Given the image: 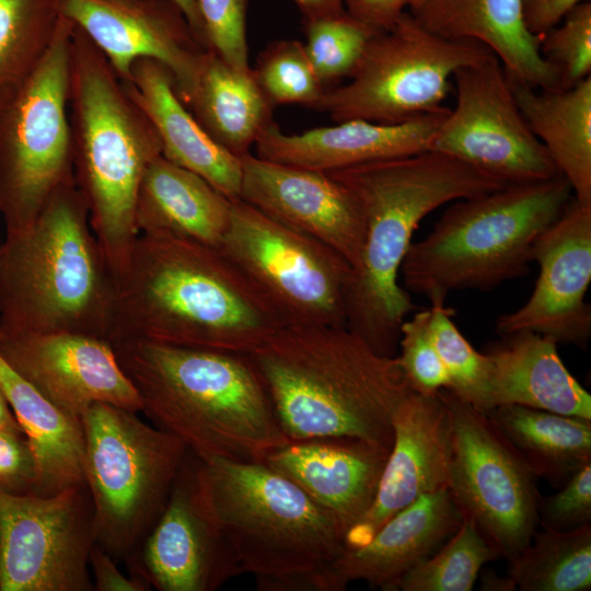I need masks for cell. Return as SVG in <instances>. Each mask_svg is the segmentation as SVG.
<instances>
[{
    "label": "cell",
    "mask_w": 591,
    "mask_h": 591,
    "mask_svg": "<svg viewBox=\"0 0 591 591\" xmlns=\"http://www.w3.org/2000/svg\"><path fill=\"white\" fill-rule=\"evenodd\" d=\"M285 324L219 250L139 234L115 276L109 341L251 354Z\"/></svg>",
    "instance_id": "obj_1"
},
{
    "label": "cell",
    "mask_w": 591,
    "mask_h": 591,
    "mask_svg": "<svg viewBox=\"0 0 591 591\" xmlns=\"http://www.w3.org/2000/svg\"><path fill=\"white\" fill-rule=\"evenodd\" d=\"M327 173L351 195L364 227L347 287L346 328L379 355L395 357L401 325L416 310L398 281L414 231L440 206L508 184L434 150Z\"/></svg>",
    "instance_id": "obj_2"
},
{
    "label": "cell",
    "mask_w": 591,
    "mask_h": 591,
    "mask_svg": "<svg viewBox=\"0 0 591 591\" xmlns=\"http://www.w3.org/2000/svg\"><path fill=\"white\" fill-rule=\"evenodd\" d=\"M112 345L141 412L199 460L263 461L288 440L250 354L135 338Z\"/></svg>",
    "instance_id": "obj_3"
},
{
    "label": "cell",
    "mask_w": 591,
    "mask_h": 591,
    "mask_svg": "<svg viewBox=\"0 0 591 591\" xmlns=\"http://www.w3.org/2000/svg\"><path fill=\"white\" fill-rule=\"evenodd\" d=\"M250 356L289 440L349 437L392 448L394 413L413 391L397 356L336 326H283Z\"/></svg>",
    "instance_id": "obj_4"
},
{
    "label": "cell",
    "mask_w": 591,
    "mask_h": 591,
    "mask_svg": "<svg viewBox=\"0 0 591 591\" xmlns=\"http://www.w3.org/2000/svg\"><path fill=\"white\" fill-rule=\"evenodd\" d=\"M115 278L76 182L0 245V332L109 340Z\"/></svg>",
    "instance_id": "obj_5"
},
{
    "label": "cell",
    "mask_w": 591,
    "mask_h": 591,
    "mask_svg": "<svg viewBox=\"0 0 591 591\" xmlns=\"http://www.w3.org/2000/svg\"><path fill=\"white\" fill-rule=\"evenodd\" d=\"M69 120L76 185L114 275L135 240V204L148 166L162 155L160 138L91 39L73 24Z\"/></svg>",
    "instance_id": "obj_6"
},
{
    "label": "cell",
    "mask_w": 591,
    "mask_h": 591,
    "mask_svg": "<svg viewBox=\"0 0 591 591\" xmlns=\"http://www.w3.org/2000/svg\"><path fill=\"white\" fill-rule=\"evenodd\" d=\"M196 478L210 518L259 591H313L346 551L335 518L262 461L198 459Z\"/></svg>",
    "instance_id": "obj_7"
},
{
    "label": "cell",
    "mask_w": 591,
    "mask_h": 591,
    "mask_svg": "<svg viewBox=\"0 0 591 591\" xmlns=\"http://www.w3.org/2000/svg\"><path fill=\"white\" fill-rule=\"evenodd\" d=\"M572 197L559 174L456 200L412 242L399 271L406 290L444 304L452 291L490 290L528 275L535 241Z\"/></svg>",
    "instance_id": "obj_8"
},
{
    "label": "cell",
    "mask_w": 591,
    "mask_h": 591,
    "mask_svg": "<svg viewBox=\"0 0 591 591\" xmlns=\"http://www.w3.org/2000/svg\"><path fill=\"white\" fill-rule=\"evenodd\" d=\"M137 414L95 403L80 417L95 544L125 563L161 514L188 452L176 436Z\"/></svg>",
    "instance_id": "obj_9"
},
{
    "label": "cell",
    "mask_w": 591,
    "mask_h": 591,
    "mask_svg": "<svg viewBox=\"0 0 591 591\" xmlns=\"http://www.w3.org/2000/svg\"><path fill=\"white\" fill-rule=\"evenodd\" d=\"M72 28L61 15L43 59L0 97V216L5 233L27 228L56 192L76 182L69 120Z\"/></svg>",
    "instance_id": "obj_10"
},
{
    "label": "cell",
    "mask_w": 591,
    "mask_h": 591,
    "mask_svg": "<svg viewBox=\"0 0 591 591\" xmlns=\"http://www.w3.org/2000/svg\"><path fill=\"white\" fill-rule=\"evenodd\" d=\"M491 54L478 42L432 33L406 11L370 37L349 82L326 89L316 109L336 123H405L443 107L456 70Z\"/></svg>",
    "instance_id": "obj_11"
},
{
    "label": "cell",
    "mask_w": 591,
    "mask_h": 591,
    "mask_svg": "<svg viewBox=\"0 0 591 591\" xmlns=\"http://www.w3.org/2000/svg\"><path fill=\"white\" fill-rule=\"evenodd\" d=\"M219 250L285 326L346 327L351 266L328 245L236 200Z\"/></svg>",
    "instance_id": "obj_12"
},
{
    "label": "cell",
    "mask_w": 591,
    "mask_h": 591,
    "mask_svg": "<svg viewBox=\"0 0 591 591\" xmlns=\"http://www.w3.org/2000/svg\"><path fill=\"white\" fill-rule=\"evenodd\" d=\"M451 422L449 491L462 514L507 561L532 541L538 525L537 477L523 463L485 413L439 391Z\"/></svg>",
    "instance_id": "obj_13"
},
{
    "label": "cell",
    "mask_w": 591,
    "mask_h": 591,
    "mask_svg": "<svg viewBox=\"0 0 591 591\" xmlns=\"http://www.w3.org/2000/svg\"><path fill=\"white\" fill-rule=\"evenodd\" d=\"M93 506L85 484L51 496L0 490V591H91Z\"/></svg>",
    "instance_id": "obj_14"
},
{
    "label": "cell",
    "mask_w": 591,
    "mask_h": 591,
    "mask_svg": "<svg viewBox=\"0 0 591 591\" xmlns=\"http://www.w3.org/2000/svg\"><path fill=\"white\" fill-rule=\"evenodd\" d=\"M456 103L439 126L429 150L451 155L506 184L559 175L514 99L495 54L453 74Z\"/></svg>",
    "instance_id": "obj_15"
},
{
    "label": "cell",
    "mask_w": 591,
    "mask_h": 591,
    "mask_svg": "<svg viewBox=\"0 0 591 591\" xmlns=\"http://www.w3.org/2000/svg\"><path fill=\"white\" fill-rule=\"evenodd\" d=\"M62 16L80 28L124 81L134 63L153 59L172 74L188 106L208 51L171 0H58Z\"/></svg>",
    "instance_id": "obj_16"
},
{
    "label": "cell",
    "mask_w": 591,
    "mask_h": 591,
    "mask_svg": "<svg viewBox=\"0 0 591 591\" xmlns=\"http://www.w3.org/2000/svg\"><path fill=\"white\" fill-rule=\"evenodd\" d=\"M197 461L188 451L161 514L126 561L159 591H213L242 575L200 497Z\"/></svg>",
    "instance_id": "obj_17"
},
{
    "label": "cell",
    "mask_w": 591,
    "mask_h": 591,
    "mask_svg": "<svg viewBox=\"0 0 591 591\" xmlns=\"http://www.w3.org/2000/svg\"><path fill=\"white\" fill-rule=\"evenodd\" d=\"M533 260L540 267L533 292L521 308L497 318V333L532 332L584 348L591 336V309L586 302L591 282V205L572 197L535 241Z\"/></svg>",
    "instance_id": "obj_18"
},
{
    "label": "cell",
    "mask_w": 591,
    "mask_h": 591,
    "mask_svg": "<svg viewBox=\"0 0 591 591\" xmlns=\"http://www.w3.org/2000/svg\"><path fill=\"white\" fill-rule=\"evenodd\" d=\"M0 355L43 396L73 418L80 419L95 403L141 412L139 394L105 338L0 332Z\"/></svg>",
    "instance_id": "obj_19"
},
{
    "label": "cell",
    "mask_w": 591,
    "mask_h": 591,
    "mask_svg": "<svg viewBox=\"0 0 591 591\" xmlns=\"http://www.w3.org/2000/svg\"><path fill=\"white\" fill-rule=\"evenodd\" d=\"M393 444L375 497L363 518L345 535L346 549L367 543L392 517L424 495L449 488L451 422L440 396L412 391L396 408Z\"/></svg>",
    "instance_id": "obj_20"
},
{
    "label": "cell",
    "mask_w": 591,
    "mask_h": 591,
    "mask_svg": "<svg viewBox=\"0 0 591 591\" xmlns=\"http://www.w3.org/2000/svg\"><path fill=\"white\" fill-rule=\"evenodd\" d=\"M241 160L240 200L339 253L352 267L363 241V220L348 190L328 173L268 161Z\"/></svg>",
    "instance_id": "obj_21"
},
{
    "label": "cell",
    "mask_w": 591,
    "mask_h": 591,
    "mask_svg": "<svg viewBox=\"0 0 591 591\" xmlns=\"http://www.w3.org/2000/svg\"><path fill=\"white\" fill-rule=\"evenodd\" d=\"M462 512L448 488L427 494L389 519L363 545L346 549L314 580L313 591H343L363 581L394 591L397 581L457 530Z\"/></svg>",
    "instance_id": "obj_22"
},
{
    "label": "cell",
    "mask_w": 591,
    "mask_h": 591,
    "mask_svg": "<svg viewBox=\"0 0 591 591\" xmlns=\"http://www.w3.org/2000/svg\"><path fill=\"white\" fill-rule=\"evenodd\" d=\"M390 451L349 437L288 439L262 462L328 511L346 535L372 505Z\"/></svg>",
    "instance_id": "obj_23"
},
{
    "label": "cell",
    "mask_w": 591,
    "mask_h": 591,
    "mask_svg": "<svg viewBox=\"0 0 591 591\" xmlns=\"http://www.w3.org/2000/svg\"><path fill=\"white\" fill-rule=\"evenodd\" d=\"M449 108L399 124L363 119L285 134L273 121L255 143L256 155L273 162L333 172L358 164L429 150Z\"/></svg>",
    "instance_id": "obj_24"
},
{
    "label": "cell",
    "mask_w": 591,
    "mask_h": 591,
    "mask_svg": "<svg viewBox=\"0 0 591 591\" xmlns=\"http://www.w3.org/2000/svg\"><path fill=\"white\" fill-rule=\"evenodd\" d=\"M406 11L437 35L483 44L519 82L537 90L561 89L538 38L524 24L522 0H409Z\"/></svg>",
    "instance_id": "obj_25"
},
{
    "label": "cell",
    "mask_w": 591,
    "mask_h": 591,
    "mask_svg": "<svg viewBox=\"0 0 591 591\" xmlns=\"http://www.w3.org/2000/svg\"><path fill=\"white\" fill-rule=\"evenodd\" d=\"M124 83L152 123L162 155L201 176L231 201L240 200L241 160L200 126L178 96L170 71L153 59H139Z\"/></svg>",
    "instance_id": "obj_26"
},
{
    "label": "cell",
    "mask_w": 591,
    "mask_h": 591,
    "mask_svg": "<svg viewBox=\"0 0 591 591\" xmlns=\"http://www.w3.org/2000/svg\"><path fill=\"white\" fill-rule=\"evenodd\" d=\"M232 202L201 176L160 155L140 182L135 227L138 234L219 248Z\"/></svg>",
    "instance_id": "obj_27"
},
{
    "label": "cell",
    "mask_w": 591,
    "mask_h": 591,
    "mask_svg": "<svg viewBox=\"0 0 591 591\" xmlns=\"http://www.w3.org/2000/svg\"><path fill=\"white\" fill-rule=\"evenodd\" d=\"M491 343V409L520 405L591 420V395L568 371L557 344L532 332Z\"/></svg>",
    "instance_id": "obj_28"
},
{
    "label": "cell",
    "mask_w": 591,
    "mask_h": 591,
    "mask_svg": "<svg viewBox=\"0 0 591 591\" xmlns=\"http://www.w3.org/2000/svg\"><path fill=\"white\" fill-rule=\"evenodd\" d=\"M507 77L523 117L575 199L591 205V76L558 90H537Z\"/></svg>",
    "instance_id": "obj_29"
},
{
    "label": "cell",
    "mask_w": 591,
    "mask_h": 591,
    "mask_svg": "<svg viewBox=\"0 0 591 591\" xmlns=\"http://www.w3.org/2000/svg\"><path fill=\"white\" fill-rule=\"evenodd\" d=\"M0 386L36 460V495L51 496L85 484L81 420L73 418L22 378L0 355Z\"/></svg>",
    "instance_id": "obj_30"
},
{
    "label": "cell",
    "mask_w": 591,
    "mask_h": 591,
    "mask_svg": "<svg viewBox=\"0 0 591 591\" xmlns=\"http://www.w3.org/2000/svg\"><path fill=\"white\" fill-rule=\"evenodd\" d=\"M187 107L206 132L239 159L251 153V147L273 123L274 107L252 70L235 69L211 51Z\"/></svg>",
    "instance_id": "obj_31"
},
{
    "label": "cell",
    "mask_w": 591,
    "mask_h": 591,
    "mask_svg": "<svg viewBox=\"0 0 591 591\" xmlns=\"http://www.w3.org/2000/svg\"><path fill=\"white\" fill-rule=\"evenodd\" d=\"M486 415L530 471L554 487L591 462V420L520 405Z\"/></svg>",
    "instance_id": "obj_32"
},
{
    "label": "cell",
    "mask_w": 591,
    "mask_h": 591,
    "mask_svg": "<svg viewBox=\"0 0 591 591\" xmlns=\"http://www.w3.org/2000/svg\"><path fill=\"white\" fill-rule=\"evenodd\" d=\"M520 591H589L591 589V523L569 531L543 528L508 561Z\"/></svg>",
    "instance_id": "obj_33"
},
{
    "label": "cell",
    "mask_w": 591,
    "mask_h": 591,
    "mask_svg": "<svg viewBox=\"0 0 591 591\" xmlns=\"http://www.w3.org/2000/svg\"><path fill=\"white\" fill-rule=\"evenodd\" d=\"M60 16L58 0H0V97L43 59Z\"/></svg>",
    "instance_id": "obj_34"
},
{
    "label": "cell",
    "mask_w": 591,
    "mask_h": 591,
    "mask_svg": "<svg viewBox=\"0 0 591 591\" xmlns=\"http://www.w3.org/2000/svg\"><path fill=\"white\" fill-rule=\"evenodd\" d=\"M499 558L472 518L462 514L455 533L406 572L394 591H470L484 565Z\"/></svg>",
    "instance_id": "obj_35"
},
{
    "label": "cell",
    "mask_w": 591,
    "mask_h": 591,
    "mask_svg": "<svg viewBox=\"0 0 591 591\" xmlns=\"http://www.w3.org/2000/svg\"><path fill=\"white\" fill-rule=\"evenodd\" d=\"M429 332L449 375V387L456 397L482 413L491 409V363L475 350L451 317L444 304L430 305Z\"/></svg>",
    "instance_id": "obj_36"
},
{
    "label": "cell",
    "mask_w": 591,
    "mask_h": 591,
    "mask_svg": "<svg viewBox=\"0 0 591 591\" xmlns=\"http://www.w3.org/2000/svg\"><path fill=\"white\" fill-rule=\"evenodd\" d=\"M251 70L273 107L300 104L316 109L326 91L308 58L303 43L296 39L268 44Z\"/></svg>",
    "instance_id": "obj_37"
},
{
    "label": "cell",
    "mask_w": 591,
    "mask_h": 591,
    "mask_svg": "<svg viewBox=\"0 0 591 591\" xmlns=\"http://www.w3.org/2000/svg\"><path fill=\"white\" fill-rule=\"evenodd\" d=\"M303 30L305 53L325 89L351 76L375 33L346 11L303 20Z\"/></svg>",
    "instance_id": "obj_38"
},
{
    "label": "cell",
    "mask_w": 591,
    "mask_h": 591,
    "mask_svg": "<svg viewBox=\"0 0 591 591\" xmlns=\"http://www.w3.org/2000/svg\"><path fill=\"white\" fill-rule=\"evenodd\" d=\"M560 23L538 40L542 56L567 89L591 76V2L578 4Z\"/></svg>",
    "instance_id": "obj_39"
},
{
    "label": "cell",
    "mask_w": 591,
    "mask_h": 591,
    "mask_svg": "<svg viewBox=\"0 0 591 591\" xmlns=\"http://www.w3.org/2000/svg\"><path fill=\"white\" fill-rule=\"evenodd\" d=\"M430 315L428 308L402 323L399 355H396L412 390L427 396L436 395L450 384L445 367L430 336Z\"/></svg>",
    "instance_id": "obj_40"
},
{
    "label": "cell",
    "mask_w": 591,
    "mask_h": 591,
    "mask_svg": "<svg viewBox=\"0 0 591 591\" xmlns=\"http://www.w3.org/2000/svg\"><path fill=\"white\" fill-rule=\"evenodd\" d=\"M205 45L224 62L250 70L246 39L247 0H195Z\"/></svg>",
    "instance_id": "obj_41"
},
{
    "label": "cell",
    "mask_w": 591,
    "mask_h": 591,
    "mask_svg": "<svg viewBox=\"0 0 591 591\" xmlns=\"http://www.w3.org/2000/svg\"><path fill=\"white\" fill-rule=\"evenodd\" d=\"M538 525L569 531L591 523V462L580 467L556 494L541 497Z\"/></svg>",
    "instance_id": "obj_42"
},
{
    "label": "cell",
    "mask_w": 591,
    "mask_h": 591,
    "mask_svg": "<svg viewBox=\"0 0 591 591\" xmlns=\"http://www.w3.org/2000/svg\"><path fill=\"white\" fill-rule=\"evenodd\" d=\"M38 471L24 436L0 431V490L12 495H36Z\"/></svg>",
    "instance_id": "obj_43"
},
{
    "label": "cell",
    "mask_w": 591,
    "mask_h": 591,
    "mask_svg": "<svg viewBox=\"0 0 591 591\" xmlns=\"http://www.w3.org/2000/svg\"><path fill=\"white\" fill-rule=\"evenodd\" d=\"M89 565L96 591H149L151 586L141 577L124 575L117 561L103 548L94 544L90 552Z\"/></svg>",
    "instance_id": "obj_44"
},
{
    "label": "cell",
    "mask_w": 591,
    "mask_h": 591,
    "mask_svg": "<svg viewBox=\"0 0 591 591\" xmlns=\"http://www.w3.org/2000/svg\"><path fill=\"white\" fill-rule=\"evenodd\" d=\"M409 0H344L345 11L373 32L389 30L407 10Z\"/></svg>",
    "instance_id": "obj_45"
},
{
    "label": "cell",
    "mask_w": 591,
    "mask_h": 591,
    "mask_svg": "<svg viewBox=\"0 0 591 591\" xmlns=\"http://www.w3.org/2000/svg\"><path fill=\"white\" fill-rule=\"evenodd\" d=\"M584 0H522V16L529 32L538 39L557 26Z\"/></svg>",
    "instance_id": "obj_46"
},
{
    "label": "cell",
    "mask_w": 591,
    "mask_h": 591,
    "mask_svg": "<svg viewBox=\"0 0 591 591\" xmlns=\"http://www.w3.org/2000/svg\"><path fill=\"white\" fill-rule=\"evenodd\" d=\"M303 20L337 14L345 11L344 0H292Z\"/></svg>",
    "instance_id": "obj_47"
},
{
    "label": "cell",
    "mask_w": 591,
    "mask_h": 591,
    "mask_svg": "<svg viewBox=\"0 0 591 591\" xmlns=\"http://www.w3.org/2000/svg\"><path fill=\"white\" fill-rule=\"evenodd\" d=\"M477 579H479V590L482 591L518 590L514 580L508 573L500 576L493 569L480 570Z\"/></svg>",
    "instance_id": "obj_48"
},
{
    "label": "cell",
    "mask_w": 591,
    "mask_h": 591,
    "mask_svg": "<svg viewBox=\"0 0 591 591\" xmlns=\"http://www.w3.org/2000/svg\"><path fill=\"white\" fill-rule=\"evenodd\" d=\"M174 2L184 13L193 33L195 34L198 42L206 48L202 27L200 19L197 11V5L195 0H171ZM207 49V48H206Z\"/></svg>",
    "instance_id": "obj_49"
},
{
    "label": "cell",
    "mask_w": 591,
    "mask_h": 591,
    "mask_svg": "<svg viewBox=\"0 0 591 591\" xmlns=\"http://www.w3.org/2000/svg\"><path fill=\"white\" fill-rule=\"evenodd\" d=\"M0 431L24 436L21 426L10 406V403L0 386Z\"/></svg>",
    "instance_id": "obj_50"
}]
</instances>
